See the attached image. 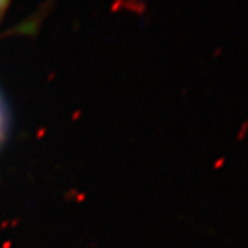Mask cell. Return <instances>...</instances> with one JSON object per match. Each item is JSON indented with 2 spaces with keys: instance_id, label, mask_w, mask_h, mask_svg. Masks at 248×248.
I'll return each instance as SVG.
<instances>
[{
  "instance_id": "cell-1",
  "label": "cell",
  "mask_w": 248,
  "mask_h": 248,
  "mask_svg": "<svg viewBox=\"0 0 248 248\" xmlns=\"http://www.w3.org/2000/svg\"><path fill=\"white\" fill-rule=\"evenodd\" d=\"M10 1L12 0H0V18H1V16H3V13L5 12V9L9 6Z\"/></svg>"
}]
</instances>
